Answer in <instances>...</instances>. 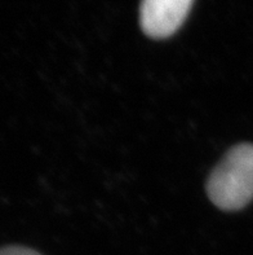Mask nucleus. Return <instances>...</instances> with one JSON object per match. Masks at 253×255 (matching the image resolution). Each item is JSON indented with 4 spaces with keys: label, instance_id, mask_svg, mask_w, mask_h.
<instances>
[{
    "label": "nucleus",
    "instance_id": "f257e3e1",
    "mask_svg": "<svg viewBox=\"0 0 253 255\" xmlns=\"http://www.w3.org/2000/svg\"><path fill=\"white\" fill-rule=\"evenodd\" d=\"M207 193L218 209L241 210L253 198V145L231 148L207 181Z\"/></svg>",
    "mask_w": 253,
    "mask_h": 255
},
{
    "label": "nucleus",
    "instance_id": "f03ea898",
    "mask_svg": "<svg viewBox=\"0 0 253 255\" xmlns=\"http://www.w3.org/2000/svg\"><path fill=\"white\" fill-rule=\"evenodd\" d=\"M194 0H142L140 22L150 38H168L179 29Z\"/></svg>",
    "mask_w": 253,
    "mask_h": 255
},
{
    "label": "nucleus",
    "instance_id": "7ed1b4c3",
    "mask_svg": "<svg viewBox=\"0 0 253 255\" xmlns=\"http://www.w3.org/2000/svg\"><path fill=\"white\" fill-rule=\"evenodd\" d=\"M0 255H42L35 250L23 246H6L0 249Z\"/></svg>",
    "mask_w": 253,
    "mask_h": 255
}]
</instances>
